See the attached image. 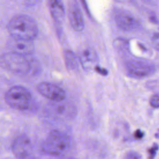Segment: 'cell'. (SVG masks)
Returning a JSON list of instances; mask_svg holds the SVG:
<instances>
[{
  "label": "cell",
  "instance_id": "6da1fadb",
  "mask_svg": "<svg viewBox=\"0 0 159 159\" xmlns=\"http://www.w3.org/2000/svg\"><path fill=\"white\" fill-rule=\"evenodd\" d=\"M7 28L10 36L17 39L34 41L39 34L35 20L25 14H18L12 17Z\"/></svg>",
  "mask_w": 159,
  "mask_h": 159
},
{
  "label": "cell",
  "instance_id": "7a4b0ae2",
  "mask_svg": "<svg viewBox=\"0 0 159 159\" xmlns=\"http://www.w3.org/2000/svg\"><path fill=\"white\" fill-rule=\"evenodd\" d=\"M0 66L4 70L18 75H24L30 70V63L25 56L9 52L0 56Z\"/></svg>",
  "mask_w": 159,
  "mask_h": 159
},
{
  "label": "cell",
  "instance_id": "3957f363",
  "mask_svg": "<svg viewBox=\"0 0 159 159\" xmlns=\"http://www.w3.org/2000/svg\"><path fill=\"white\" fill-rule=\"evenodd\" d=\"M70 147L68 137L58 130H52L49 133L43 143V152L51 155H59L66 152Z\"/></svg>",
  "mask_w": 159,
  "mask_h": 159
},
{
  "label": "cell",
  "instance_id": "277c9868",
  "mask_svg": "<svg viewBox=\"0 0 159 159\" xmlns=\"http://www.w3.org/2000/svg\"><path fill=\"white\" fill-rule=\"evenodd\" d=\"M31 94L25 87L14 86L10 88L5 94V101L11 107L19 110L28 108L31 101Z\"/></svg>",
  "mask_w": 159,
  "mask_h": 159
},
{
  "label": "cell",
  "instance_id": "5b68a950",
  "mask_svg": "<svg viewBox=\"0 0 159 159\" xmlns=\"http://www.w3.org/2000/svg\"><path fill=\"white\" fill-rule=\"evenodd\" d=\"M125 68L129 75L137 78L150 76L156 71V66L152 62L141 59L127 60L125 63Z\"/></svg>",
  "mask_w": 159,
  "mask_h": 159
},
{
  "label": "cell",
  "instance_id": "8992f818",
  "mask_svg": "<svg viewBox=\"0 0 159 159\" xmlns=\"http://www.w3.org/2000/svg\"><path fill=\"white\" fill-rule=\"evenodd\" d=\"M114 20L118 27L124 31H135L140 27L137 19L126 10L117 9L114 14Z\"/></svg>",
  "mask_w": 159,
  "mask_h": 159
},
{
  "label": "cell",
  "instance_id": "52a82bcc",
  "mask_svg": "<svg viewBox=\"0 0 159 159\" xmlns=\"http://www.w3.org/2000/svg\"><path fill=\"white\" fill-rule=\"evenodd\" d=\"M77 57L85 71H91L98 65V54L96 50L88 45H84L80 47Z\"/></svg>",
  "mask_w": 159,
  "mask_h": 159
},
{
  "label": "cell",
  "instance_id": "ba28073f",
  "mask_svg": "<svg viewBox=\"0 0 159 159\" xmlns=\"http://www.w3.org/2000/svg\"><path fill=\"white\" fill-rule=\"evenodd\" d=\"M36 88L41 95L55 101H63L66 97L65 91L52 83L42 82L37 85Z\"/></svg>",
  "mask_w": 159,
  "mask_h": 159
},
{
  "label": "cell",
  "instance_id": "9c48e42d",
  "mask_svg": "<svg viewBox=\"0 0 159 159\" xmlns=\"http://www.w3.org/2000/svg\"><path fill=\"white\" fill-rule=\"evenodd\" d=\"M7 45L10 52L25 57L32 54L35 50V45L33 40L17 39L12 37L8 39Z\"/></svg>",
  "mask_w": 159,
  "mask_h": 159
},
{
  "label": "cell",
  "instance_id": "30bf717a",
  "mask_svg": "<svg viewBox=\"0 0 159 159\" xmlns=\"http://www.w3.org/2000/svg\"><path fill=\"white\" fill-rule=\"evenodd\" d=\"M68 16L72 29L76 32H81L84 27V22L81 9L75 0L68 3Z\"/></svg>",
  "mask_w": 159,
  "mask_h": 159
},
{
  "label": "cell",
  "instance_id": "8fae6325",
  "mask_svg": "<svg viewBox=\"0 0 159 159\" xmlns=\"http://www.w3.org/2000/svg\"><path fill=\"white\" fill-rule=\"evenodd\" d=\"M12 152L18 159H27L32 152V146L29 139L25 136H19L12 146Z\"/></svg>",
  "mask_w": 159,
  "mask_h": 159
},
{
  "label": "cell",
  "instance_id": "7c38bea8",
  "mask_svg": "<svg viewBox=\"0 0 159 159\" xmlns=\"http://www.w3.org/2000/svg\"><path fill=\"white\" fill-rule=\"evenodd\" d=\"M47 5L53 20L56 22L61 23L64 20L65 16L63 0H47Z\"/></svg>",
  "mask_w": 159,
  "mask_h": 159
},
{
  "label": "cell",
  "instance_id": "4fadbf2b",
  "mask_svg": "<svg viewBox=\"0 0 159 159\" xmlns=\"http://www.w3.org/2000/svg\"><path fill=\"white\" fill-rule=\"evenodd\" d=\"M64 60L66 68L70 70H75L78 68L79 60L78 57L71 50L64 51Z\"/></svg>",
  "mask_w": 159,
  "mask_h": 159
},
{
  "label": "cell",
  "instance_id": "5bb4252c",
  "mask_svg": "<svg viewBox=\"0 0 159 159\" xmlns=\"http://www.w3.org/2000/svg\"><path fill=\"white\" fill-rule=\"evenodd\" d=\"M150 104L154 108L159 107V93H156L150 98Z\"/></svg>",
  "mask_w": 159,
  "mask_h": 159
},
{
  "label": "cell",
  "instance_id": "9a60e30c",
  "mask_svg": "<svg viewBox=\"0 0 159 159\" xmlns=\"http://www.w3.org/2000/svg\"><path fill=\"white\" fill-rule=\"evenodd\" d=\"M125 159H141L140 155L135 151H129L124 156Z\"/></svg>",
  "mask_w": 159,
  "mask_h": 159
},
{
  "label": "cell",
  "instance_id": "2e32d148",
  "mask_svg": "<svg viewBox=\"0 0 159 159\" xmlns=\"http://www.w3.org/2000/svg\"><path fill=\"white\" fill-rule=\"evenodd\" d=\"M158 149V145L157 143H155L153 144V145L148 150V158L149 159H153L154 158Z\"/></svg>",
  "mask_w": 159,
  "mask_h": 159
},
{
  "label": "cell",
  "instance_id": "e0dca14e",
  "mask_svg": "<svg viewBox=\"0 0 159 159\" xmlns=\"http://www.w3.org/2000/svg\"><path fill=\"white\" fill-rule=\"evenodd\" d=\"M152 43L155 48L159 51V33L155 34L152 37Z\"/></svg>",
  "mask_w": 159,
  "mask_h": 159
},
{
  "label": "cell",
  "instance_id": "ac0fdd59",
  "mask_svg": "<svg viewBox=\"0 0 159 159\" xmlns=\"http://www.w3.org/2000/svg\"><path fill=\"white\" fill-rule=\"evenodd\" d=\"M144 135V133L140 129H137L134 134V136L137 139H142Z\"/></svg>",
  "mask_w": 159,
  "mask_h": 159
},
{
  "label": "cell",
  "instance_id": "d6986e66",
  "mask_svg": "<svg viewBox=\"0 0 159 159\" xmlns=\"http://www.w3.org/2000/svg\"><path fill=\"white\" fill-rule=\"evenodd\" d=\"M94 70H95L98 73H99V74H101V75H106L107 74V70H106L105 69H103V68H100L98 65H97V66L94 68Z\"/></svg>",
  "mask_w": 159,
  "mask_h": 159
},
{
  "label": "cell",
  "instance_id": "ffe728a7",
  "mask_svg": "<svg viewBox=\"0 0 159 159\" xmlns=\"http://www.w3.org/2000/svg\"><path fill=\"white\" fill-rule=\"evenodd\" d=\"M142 1L151 6H157L158 2V0H142Z\"/></svg>",
  "mask_w": 159,
  "mask_h": 159
},
{
  "label": "cell",
  "instance_id": "44dd1931",
  "mask_svg": "<svg viewBox=\"0 0 159 159\" xmlns=\"http://www.w3.org/2000/svg\"><path fill=\"white\" fill-rule=\"evenodd\" d=\"M81 2H82L83 4V6H84L85 9L87 11V7H86V1H85V0H81Z\"/></svg>",
  "mask_w": 159,
  "mask_h": 159
}]
</instances>
